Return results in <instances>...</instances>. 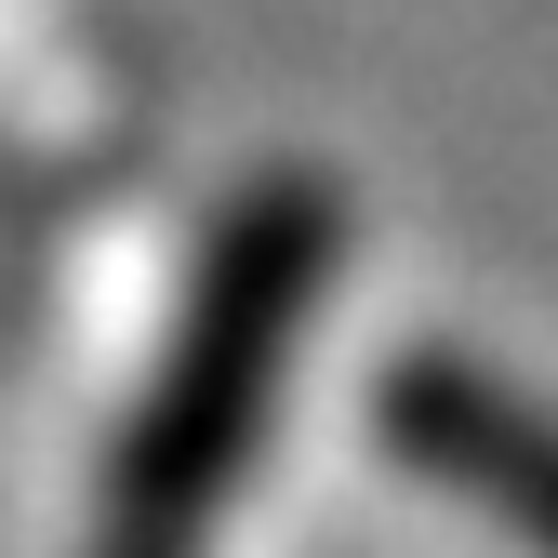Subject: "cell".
Returning a JSON list of instances; mask_svg holds the SVG:
<instances>
[{
    "mask_svg": "<svg viewBox=\"0 0 558 558\" xmlns=\"http://www.w3.org/2000/svg\"><path fill=\"white\" fill-rule=\"evenodd\" d=\"M332 240H345V214L306 173H266L214 214L186 319H173L160 373L120 426V465H107V506L133 532H199L253 478V452L279 426V386H293V345H306V306L332 279Z\"/></svg>",
    "mask_w": 558,
    "mask_h": 558,
    "instance_id": "obj_1",
    "label": "cell"
},
{
    "mask_svg": "<svg viewBox=\"0 0 558 558\" xmlns=\"http://www.w3.org/2000/svg\"><path fill=\"white\" fill-rule=\"evenodd\" d=\"M373 426L412 478L465 493L493 532H519L532 558H558V412L506 373L452 360V345H412V360L373 386Z\"/></svg>",
    "mask_w": 558,
    "mask_h": 558,
    "instance_id": "obj_2",
    "label": "cell"
},
{
    "mask_svg": "<svg viewBox=\"0 0 558 558\" xmlns=\"http://www.w3.org/2000/svg\"><path fill=\"white\" fill-rule=\"evenodd\" d=\"M94 558H186V532H133V519H107V545Z\"/></svg>",
    "mask_w": 558,
    "mask_h": 558,
    "instance_id": "obj_3",
    "label": "cell"
}]
</instances>
